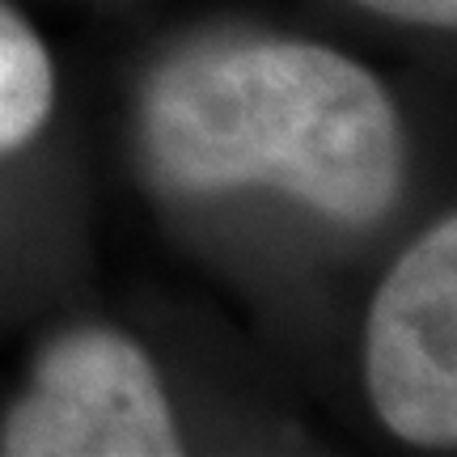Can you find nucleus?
<instances>
[{
	"instance_id": "f03ea898",
	"label": "nucleus",
	"mask_w": 457,
	"mask_h": 457,
	"mask_svg": "<svg viewBox=\"0 0 457 457\" xmlns=\"http://www.w3.org/2000/svg\"><path fill=\"white\" fill-rule=\"evenodd\" d=\"M179 424L145 347L119 330H68L43 347L0 424L9 457H170Z\"/></svg>"
},
{
	"instance_id": "7ed1b4c3",
	"label": "nucleus",
	"mask_w": 457,
	"mask_h": 457,
	"mask_svg": "<svg viewBox=\"0 0 457 457\" xmlns=\"http://www.w3.org/2000/svg\"><path fill=\"white\" fill-rule=\"evenodd\" d=\"M381 424L411 445H457V212L381 279L364 330Z\"/></svg>"
},
{
	"instance_id": "f257e3e1",
	"label": "nucleus",
	"mask_w": 457,
	"mask_h": 457,
	"mask_svg": "<svg viewBox=\"0 0 457 457\" xmlns=\"http://www.w3.org/2000/svg\"><path fill=\"white\" fill-rule=\"evenodd\" d=\"M157 174L182 191L279 187L369 225L398 195L403 131L364 64L313 43H242L162 68L140 111Z\"/></svg>"
},
{
	"instance_id": "39448f33",
	"label": "nucleus",
	"mask_w": 457,
	"mask_h": 457,
	"mask_svg": "<svg viewBox=\"0 0 457 457\" xmlns=\"http://www.w3.org/2000/svg\"><path fill=\"white\" fill-rule=\"evenodd\" d=\"M356 4L381 17H394V21H411V26L457 30V0H356Z\"/></svg>"
},
{
	"instance_id": "20e7f679",
	"label": "nucleus",
	"mask_w": 457,
	"mask_h": 457,
	"mask_svg": "<svg viewBox=\"0 0 457 457\" xmlns=\"http://www.w3.org/2000/svg\"><path fill=\"white\" fill-rule=\"evenodd\" d=\"M55 106V68L34 26L0 0V157L30 145Z\"/></svg>"
}]
</instances>
